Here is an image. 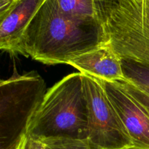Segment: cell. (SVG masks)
<instances>
[{
  "label": "cell",
  "instance_id": "52a82bcc",
  "mask_svg": "<svg viewBox=\"0 0 149 149\" xmlns=\"http://www.w3.org/2000/svg\"><path fill=\"white\" fill-rule=\"evenodd\" d=\"M81 74L93 76L103 81L125 80L122 58L109 43L75 57L68 62Z\"/></svg>",
  "mask_w": 149,
  "mask_h": 149
},
{
  "label": "cell",
  "instance_id": "9c48e42d",
  "mask_svg": "<svg viewBox=\"0 0 149 149\" xmlns=\"http://www.w3.org/2000/svg\"><path fill=\"white\" fill-rule=\"evenodd\" d=\"M60 10L71 18L84 22L97 21L94 0H56Z\"/></svg>",
  "mask_w": 149,
  "mask_h": 149
},
{
  "label": "cell",
  "instance_id": "5bb4252c",
  "mask_svg": "<svg viewBox=\"0 0 149 149\" xmlns=\"http://www.w3.org/2000/svg\"><path fill=\"white\" fill-rule=\"evenodd\" d=\"M20 0H0V17L7 14Z\"/></svg>",
  "mask_w": 149,
  "mask_h": 149
},
{
  "label": "cell",
  "instance_id": "6da1fadb",
  "mask_svg": "<svg viewBox=\"0 0 149 149\" xmlns=\"http://www.w3.org/2000/svg\"><path fill=\"white\" fill-rule=\"evenodd\" d=\"M108 44L100 23L74 20L46 0L26 27L18 54L47 65L67 64L75 57Z\"/></svg>",
  "mask_w": 149,
  "mask_h": 149
},
{
  "label": "cell",
  "instance_id": "5b68a950",
  "mask_svg": "<svg viewBox=\"0 0 149 149\" xmlns=\"http://www.w3.org/2000/svg\"><path fill=\"white\" fill-rule=\"evenodd\" d=\"M88 109L87 140L95 149H126L132 140L111 103L101 79L81 74Z\"/></svg>",
  "mask_w": 149,
  "mask_h": 149
},
{
  "label": "cell",
  "instance_id": "30bf717a",
  "mask_svg": "<svg viewBox=\"0 0 149 149\" xmlns=\"http://www.w3.org/2000/svg\"><path fill=\"white\" fill-rule=\"evenodd\" d=\"M125 79L131 81L149 94V64L122 59Z\"/></svg>",
  "mask_w": 149,
  "mask_h": 149
},
{
  "label": "cell",
  "instance_id": "ba28073f",
  "mask_svg": "<svg viewBox=\"0 0 149 149\" xmlns=\"http://www.w3.org/2000/svg\"><path fill=\"white\" fill-rule=\"evenodd\" d=\"M46 0H20L0 17V48L12 55L18 54L23 33Z\"/></svg>",
  "mask_w": 149,
  "mask_h": 149
},
{
  "label": "cell",
  "instance_id": "7a4b0ae2",
  "mask_svg": "<svg viewBox=\"0 0 149 149\" xmlns=\"http://www.w3.org/2000/svg\"><path fill=\"white\" fill-rule=\"evenodd\" d=\"M88 109L81 73H72L47 92L28 135L44 141L52 138L87 139Z\"/></svg>",
  "mask_w": 149,
  "mask_h": 149
},
{
  "label": "cell",
  "instance_id": "4fadbf2b",
  "mask_svg": "<svg viewBox=\"0 0 149 149\" xmlns=\"http://www.w3.org/2000/svg\"><path fill=\"white\" fill-rule=\"evenodd\" d=\"M18 149H45V146L41 140L27 135Z\"/></svg>",
  "mask_w": 149,
  "mask_h": 149
},
{
  "label": "cell",
  "instance_id": "9a60e30c",
  "mask_svg": "<svg viewBox=\"0 0 149 149\" xmlns=\"http://www.w3.org/2000/svg\"><path fill=\"white\" fill-rule=\"evenodd\" d=\"M126 149H140V148H136V147H135V146H132V147H130V148H126Z\"/></svg>",
  "mask_w": 149,
  "mask_h": 149
},
{
  "label": "cell",
  "instance_id": "8fae6325",
  "mask_svg": "<svg viewBox=\"0 0 149 149\" xmlns=\"http://www.w3.org/2000/svg\"><path fill=\"white\" fill-rule=\"evenodd\" d=\"M42 141L45 149H95L87 139L52 138Z\"/></svg>",
  "mask_w": 149,
  "mask_h": 149
},
{
  "label": "cell",
  "instance_id": "7c38bea8",
  "mask_svg": "<svg viewBox=\"0 0 149 149\" xmlns=\"http://www.w3.org/2000/svg\"><path fill=\"white\" fill-rule=\"evenodd\" d=\"M119 82L129 94H130L134 98L136 99L145 108L149 114V94L127 79L119 81Z\"/></svg>",
  "mask_w": 149,
  "mask_h": 149
},
{
  "label": "cell",
  "instance_id": "8992f818",
  "mask_svg": "<svg viewBox=\"0 0 149 149\" xmlns=\"http://www.w3.org/2000/svg\"><path fill=\"white\" fill-rule=\"evenodd\" d=\"M105 91L132 140L133 146L149 149V114L119 81H103Z\"/></svg>",
  "mask_w": 149,
  "mask_h": 149
},
{
  "label": "cell",
  "instance_id": "3957f363",
  "mask_svg": "<svg viewBox=\"0 0 149 149\" xmlns=\"http://www.w3.org/2000/svg\"><path fill=\"white\" fill-rule=\"evenodd\" d=\"M96 18L122 59L149 64V0H94Z\"/></svg>",
  "mask_w": 149,
  "mask_h": 149
},
{
  "label": "cell",
  "instance_id": "277c9868",
  "mask_svg": "<svg viewBox=\"0 0 149 149\" xmlns=\"http://www.w3.org/2000/svg\"><path fill=\"white\" fill-rule=\"evenodd\" d=\"M47 92L36 71L14 74L0 82V149H18Z\"/></svg>",
  "mask_w": 149,
  "mask_h": 149
}]
</instances>
